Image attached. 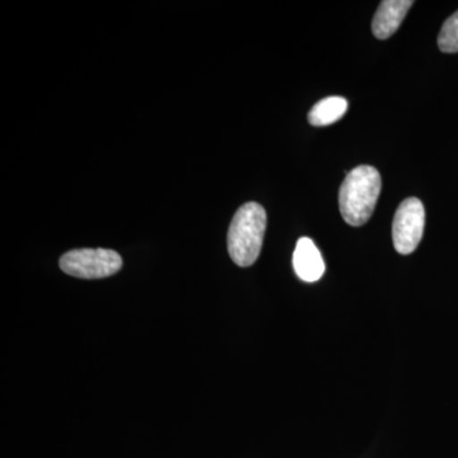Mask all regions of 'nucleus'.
<instances>
[{
    "label": "nucleus",
    "instance_id": "4",
    "mask_svg": "<svg viewBox=\"0 0 458 458\" xmlns=\"http://www.w3.org/2000/svg\"><path fill=\"white\" fill-rule=\"evenodd\" d=\"M426 227V209L418 198H408L397 208L393 222L394 249L401 255H410L417 250Z\"/></svg>",
    "mask_w": 458,
    "mask_h": 458
},
{
    "label": "nucleus",
    "instance_id": "5",
    "mask_svg": "<svg viewBox=\"0 0 458 458\" xmlns=\"http://www.w3.org/2000/svg\"><path fill=\"white\" fill-rule=\"evenodd\" d=\"M293 267L298 278L306 283L318 282L324 276V259L311 238L298 240L293 254Z\"/></svg>",
    "mask_w": 458,
    "mask_h": 458
},
{
    "label": "nucleus",
    "instance_id": "2",
    "mask_svg": "<svg viewBox=\"0 0 458 458\" xmlns=\"http://www.w3.org/2000/svg\"><path fill=\"white\" fill-rule=\"evenodd\" d=\"M267 216L264 208L250 201L234 214L228 229V254L241 267H251L260 256Z\"/></svg>",
    "mask_w": 458,
    "mask_h": 458
},
{
    "label": "nucleus",
    "instance_id": "7",
    "mask_svg": "<svg viewBox=\"0 0 458 458\" xmlns=\"http://www.w3.org/2000/svg\"><path fill=\"white\" fill-rule=\"evenodd\" d=\"M348 110V101L339 96L318 101L309 113V122L313 126H327L339 122Z\"/></svg>",
    "mask_w": 458,
    "mask_h": 458
},
{
    "label": "nucleus",
    "instance_id": "8",
    "mask_svg": "<svg viewBox=\"0 0 458 458\" xmlns=\"http://www.w3.org/2000/svg\"><path fill=\"white\" fill-rule=\"evenodd\" d=\"M438 47L443 53H458V11L443 23Z\"/></svg>",
    "mask_w": 458,
    "mask_h": 458
},
{
    "label": "nucleus",
    "instance_id": "3",
    "mask_svg": "<svg viewBox=\"0 0 458 458\" xmlns=\"http://www.w3.org/2000/svg\"><path fill=\"white\" fill-rule=\"evenodd\" d=\"M60 269L80 279H102L119 273L123 267L122 256L114 250H72L60 258Z\"/></svg>",
    "mask_w": 458,
    "mask_h": 458
},
{
    "label": "nucleus",
    "instance_id": "1",
    "mask_svg": "<svg viewBox=\"0 0 458 458\" xmlns=\"http://www.w3.org/2000/svg\"><path fill=\"white\" fill-rule=\"evenodd\" d=\"M381 174L372 165L352 168L342 183L339 192L340 213L352 227L366 225L375 212L381 194Z\"/></svg>",
    "mask_w": 458,
    "mask_h": 458
},
{
    "label": "nucleus",
    "instance_id": "6",
    "mask_svg": "<svg viewBox=\"0 0 458 458\" xmlns=\"http://www.w3.org/2000/svg\"><path fill=\"white\" fill-rule=\"evenodd\" d=\"M414 2L411 0H385L377 9L372 22V32L379 40L391 38L399 30L405 20L409 9Z\"/></svg>",
    "mask_w": 458,
    "mask_h": 458
}]
</instances>
